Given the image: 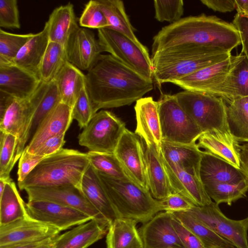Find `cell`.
<instances>
[{
  "label": "cell",
  "mask_w": 248,
  "mask_h": 248,
  "mask_svg": "<svg viewBox=\"0 0 248 248\" xmlns=\"http://www.w3.org/2000/svg\"><path fill=\"white\" fill-rule=\"evenodd\" d=\"M94 111L130 105L154 88L148 78L110 54H101L85 74Z\"/></svg>",
  "instance_id": "1"
},
{
  "label": "cell",
  "mask_w": 248,
  "mask_h": 248,
  "mask_svg": "<svg viewBox=\"0 0 248 248\" xmlns=\"http://www.w3.org/2000/svg\"><path fill=\"white\" fill-rule=\"evenodd\" d=\"M240 44L239 33L232 23L202 14L182 18L163 27L153 38L152 55L188 48L231 52Z\"/></svg>",
  "instance_id": "2"
},
{
  "label": "cell",
  "mask_w": 248,
  "mask_h": 248,
  "mask_svg": "<svg viewBox=\"0 0 248 248\" xmlns=\"http://www.w3.org/2000/svg\"><path fill=\"white\" fill-rule=\"evenodd\" d=\"M86 153L62 148L42 159L18 186L20 190L34 186L73 185L80 188L90 165Z\"/></svg>",
  "instance_id": "3"
},
{
  "label": "cell",
  "mask_w": 248,
  "mask_h": 248,
  "mask_svg": "<svg viewBox=\"0 0 248 248\" xmlns=\"http://www.w3.org/2000/svg\"><path fill=\"white\" fill-rule=\"evenodd\" d=\"M231 56L229 52H217L203 48L160 52L151 56L153 79L161 86L219 62Z\"/></svg>",
  "instance_id": "4"
},
{
  "label": "cell",
  "mask_w": 248,
  "mask_h": 248,
  "mask_svg": "<svg viewBox=\"0 0 248 248\" xmlns=\"http://www.w3.org/2000/svg\"><path fill=\"white\" fill-rule=\"evenodd\" d=\"M119 217L144 224L164 211L161 200L130 180L112 178L98 172Z\"/></svg>",
  "instance_id": "5"
},
{
  "label": "cell",
  "mask_w": 248,
  "mask_h": 248,
  "mask_svg": "<svg viewBox=\"0 0 248 248\" xmlns=\"http://www.w3.org/2000/svg\"><path fill=\"white\" fill-rule=\"evenodd\" d=\"M174 95L180 106L202 133L230 132L227 122V105L222 98L188 90Z\"/></svg>",
  "instance_id": "6"
},
{
  "label": "cell",
  "mask_w": 248,
  "mask_h": 248,
  "mask_svg": "<svg viewBox=\"0 0 248 248\" xmlns=\"http://www.w3.org/2000/svg\"><path fill=\"white\" fill-rule=\"evenodd\" d=\"M157 102L162 140L196 142L202 132L182 108L175 95L162 94Z\"/></svg>",
  "instance_id": "7"
},
{
  "label": "cell",
  "mask_w": 248,
  "mask_h": 248,
  "mask_svg": "<svg viewBox=\"0 0 248 248\" xmlns=\"http://www.w3.org/2000/svg\"><path fill=\"white\" fill-rule=\"evenodd\" d=\"M125 124L112 112L97 111L78 136L79 144L89 151L114 154Z\"/></svg>",
  "instance_id": "8"
},
{
  "label": "cell",
  "mask_w": 248,
  "mask_h": 248,
  "mask_svg": "<svg viewBox=\"0 0 248 248\" xmlns=\"http://www.w3.org/2000/svg\"><path fill=\"white\" fill-rule=\"evenodd\" d=\"M97 36L103 52L108 53L143 76L153 79L151 58L145 46H140L125 35L108 28L98 30Z\"/></svg>",
  "instance_id": "9"
},
{
  "label": "cell",
  "mask_w": 248,
  "mask_h": 248,
  "mask_svg": "<svg viewBox=\"0 0 248 248\" xmlns=\"http://www.w3.org/2000/svg\"><path fill=\"white\" fill-rule=\"evenodd\" d=\"M48 83L41 82L29 97L16 99L0 119V131L15 135L17 139L16 158H20L26 143L35 111L45 93Z\"/></svg>",
  "instance_id": "10"
},
{
  "label": "cell",
  "mask_w": 248,
  "mask_h": 248,
  "mask_svg": "<svg viewBox=\"0 0 248 248\" xmlns=\"http://www.w3.org/2000/svg\"><path fill=\"white\" fill-rule=\"evenodd\" d=\"M193 217L237 248H248V217L233 220L226 217L218 204L194 205L187 211Z\"/></svg>",
  "instance_id": "11"
},
{
  "label": "cell",
  "mask_w": 248,
  "mask_h": 248,
  "mask_svg": "<svg viewBox=\"0 0 248 248\" xmlns=\"http://www.w3.org/2000/svg\"><path fill=\"white\" fill-rule=\"evenodd\" d=\"M128 178L149 190L146 174L145 150L141 139L127 128L123 132L114 152Z\"/></svg>",
  "instance_id": "12"
},
{
  "label": "cell",
  "mask_w": 248,
  "mask_h": 248,
  "mask_svg": "<svg viewBox=\"0 0 248 248\" xmlns=\"http://www.w3.org/2000/svg\"><path fill=\"white\" fill-rule=\"evenodd\" d=\"M28 201H46L75 208L103 222H108L90 203L81 188L73 185L34 186L25 190Z\"/></svg>",
  "instance_id": "13"
},
{
  "label": "cell",
  "mask_w": 248,
  "mask_h": 248,
  "mask_svg": "<svg viewBox=\"0 0 248 248\" xmlns=\"http://www.w3.org/2000/svg\"><path fill=\"white\" fill-rule=\"evenodd\" d=\"M26 207L29 217L61 232L94 219L75 208L48 201H28Z\"/></svg>",
  "instance_id": "14"
},
{
  "label": "cell",
  "mask_w": 248,
  "mask_h": 248,
  "mask_svg": "<svg viewBox=\"0 0 248 248\" xmlns=\"http://www.w3.org/2000/svg\"><path fill=\"white\" fill-rule=\"evenodd\" d=\"M57 228L29 216L4 225H0V247L42 241L57 236Z\"/></svg>",
  "instance_id": "15"
},
{
  "label": "cell",
  "mask_w": 248,
  "mask_h": 248,
  "mask_svg": "<svg viewBox=\"0 0 248 248\" xmlns=\"http://www.w3.org/2000/svg\"><path fill=\"white\" fill-rule=\"evenodd\" d=\"M65 47L67 61L79 70L87 71L103 52L93 32L79 26L70 35Z\"/></svg>",
  "instance_id": "16"
},
{
  "label": "cell",
  "mask_w": 248,
  "mask_h": 248,
  "mask_svg": "<svg viewBox=\"0 0 248 248\" xmlns=\"http://www.w3.org/2000/svg\"><path fill=\"white\" fill-rule=\"evenodd\" d=\"M144 248H184L172 224V216L160 212L138 230Z\"/></svg>",
  "instance_id": "17"
},
{
  "label": "cell",
  "mask_w": 248,
  "mask_h": 248,
  "mask_svg": "<svg viewBox=\"0 0 248 248\" xmlns=\"http://www.w3.org/2000/svg\"><path fill=\"white\" fill-rule=\"evenodd\" d=\"M134 108L135 133L144 140L146 146H155L161 155L162 138L158 102L152 97H142L136 101Z\"/></svg>",
  "instance_id": "18"
},
{
  "label": "cell",
  "mask_w": 248,
  "mask_h": 248,
  "mask_svg": "<svg viewBox=\"0 0 248 248\" xmlns=\"http://www.w3.org/2000/svg\"><path fill=\"white\" fill-rule=\"evenodd\" d=\"M42 81L36 75L14 63H0V91L16 99L30 96Z\"/></svg>",
  "instance_id": "19"
},
{
  "label": "cell",
  "mask_w": 248,
  "mask_h": 248,
  "mask_svg": "<svg viewBox=\"0 0 248 248\" xmlns=\"http://www.w3.org/2000/svg\"><path fill=\"white\" fill-rule=\"evenodd\" d=\"M231 56L219 62L206 67L186 77L173 81L184 89L213 94L225 80L230 68Z\"/></svg>",
  "instance_id": "20"
},
{
  "label": "cell",
  "mask_w": 248,
  "mask_h": 248,
  "mask_svg": "<svg viewBox=\"0 0 248 248\" xmlns=\"http://www.w3.org/2000/svg\"><path fill=\"white\" fill-rule=\"evenodd\" d=\"M162 158L174 193L186 197L196 206H203L212 202L200 178Z\"/></svg>",
  "instance_id": "21"
},
{
  "label": "cell",
  "mask_w": 248,
  "mask_h": 248,
  "mask_svg": "<svg viewBox=\"0 0 248 248\" xmlns=\"http://www.w3.org/2000/svg\"><path fill=\"white\" fill-rule=\"evenodd\" d=\"M72 108L61 102L41 122L35 133L26 146L27 151L33 154L48 139L65 134L72 122Z\"/></svg>",
  "instance_id": "22"
},
{
  "label": "cell",
  "mask_w": 248,
  "mask_h": 248,
  "mask_svg": "<svg viewBox=\"0 0 248 248\" xmlns=\"http://www.w3.org/2000/svg\"><path fill=\"white\" fill-rule=\"evenodd\" d=\"M109 226L107 223L92 219L59 234L53 248H88L107 234Z\"/></svg>",
  "instance_id": "23"
},
{
  "label": "cell",
  "mask_w": 248,
  "mask_h": 248,
  "mask_svg": "<svg viewBox=\"0 0 248 248\" xmlns=\"http://www.w3.org/2000/svg\"><path fill=\"white\" fill-rule=\"evenodd\" d=\"M213 95L222 98L228 103L248 96V60L245 55H231L229 71Z\"/></svg>",
  "instance_id": "24"
},
{
  "label": "cell",
  "mask_w": 248,
  "mask_h": 248,
  "mask_svg": "<svg viewBox=\"0 0 248 248\" xmlns=\"http://www.w3.org/2000/svg\"><path fill=\"white\" fill-rule=\"evenodd\" d=\"M80 188L90 203L110 224L119 217L103 186L98 172L90 164L81 182Z\"/></svg>",
  "instance_id": "25"
},
{
  "label": "cell",
  "mask_w": 248,
  "mask_h": 248,
  "mask_svg": "<svg viewBox=\"0 0 248 248\" xmlns=\"http://www.w3.org/2000/svg\"><path fill=\"white\" fill-rule=\"evenodd\" d=\"M202 151L196 142L183 144L162 140L161 155L167 162L200 178Z\"/></svg>",
  "instance_id": "26"
},
{
  "label": "cell",
  "mask_w": 248,
  "mask_h": 248,
  "mask_svg": "<svg viewBox=\"0 0 248 248\" xmlns=\"http://www.w3.org/2000/svg\"><path fill=\"white\" fill-rule=\"evenodd\" d=\"M199 174L202 184L238 182L246 178L240 169L206 151H202Z\"/></svg>",
  "instance_id": "27"
},
{
  "label": "cell",
  "mask_w": 248,
  "mask_h": 248,
  "mask_svg": "<svg viewBox=\"0 0 248 248\" xmlns=\"http://www.w3.org/2000/svg\"><path fill=\"white\" fill-rule=\"evenodd\" d=\"M145 158L148 185L153 197L161 200L174 193L161 155L155 146H146Z\"/></svg>",
  "instance_id": "28"
},
{
  "label": "cell",
  "mask_w": 248,
  "mask_h": 248,
  "mask_svg": "<svg viewBox=\"0 0 248 248\" xmlns=\"http://www.w3.org/2000/svg\"><path fill=\"white\" fill-rule=\"evenodd\" d=\"M199 147L240 169L239 142L230 132H204L200 136Z\"/></svg>",
  "instance_id": "29"
},
{
  "label": "cell",
  "mask_w": 248,
  "mask_h": 248,
  "mask_svg": "<svg viewBox=\"0 0 248 248\" xmlns=\"http://www.w3.org/2000/svg\"><path fill=\"white\" fill-rule=\"evenodd\" d=\"M45 24L47 27L49 41L66 46L70 35L78 27L73 4L68 2L55 8Z\"/></svg>",
  "instance_id": "30"
},
{
  "label": "cell",
  "mask_w": 248,
  "mask_h": 248,
  "mask_svg": "<svg viewBox=\"0 0 248 248\" xmlns=\"http://www.w3.org/2000/svg\"><path fill=\"white\" fill-rule=\"evenodd\" d=\"M49 42L48 29L45 24L43 30L34 34L23 46L13 62L38 77L39 67Z\"/></svg>",
  "instance_id": "31"
},
{
  "label": "cell",
  "mask_w": 248,
  "mask_h": 248,
  "mask_svg": "<svg viewBox=\"0 0 248 248\" xmlns=\"http://www.w3.org/2000/svg\"><path fill=\"white\" fill-rule=\"evenodd\" d=\"M137 223L122 217L110 224L106 236L107 248H144Z\"/></svg>",
  "instance_id": "32"
},
{
  "label": "cell",
  "mask_w": 248,
  "mask_h": 248,
  "mask_svg": "<svg viewBox=\"0 0 248 248\" xmlns=\"http://www.w3.org/2000/svg\"><path fill=\"white\" fill-rule=\"evenodd\" d=\"M54 80L60 93L62 102L72 108L80 93L86 86L85 74L67 62Z\"/></svg>",
  "instance_id": "33"
},
{
  "label": "cell",
  "mask_w": 248,
  "mask_h": 248,
  "mask_svg": "<svg viewBox=\"0 0 248 248\" xmlns=\"http://www.w3.org/2000/svg\"><path fill=\"white\" fill-rule=\"evenodd\" d=\"M100 8L108 24V28L120 33L137 45H144L135 34V30L126 13L124 2L121 0H97Z\"/></svg>",
  "instance_id": "34"
},
{
  "label": "cell",
  "mask_w": 248,
  "mask_h": 248,
  "mask_svg": "<svg viewBox=\"0 0 248 248\" xmlns=\"http://www.w3.org/2000/svg\"><path fill=\"white\" fill-rule=\"evenodd\" d=\"M26 204L11 178L0 195V225H4L28 216Z\"/></svg>",
  "instance_id": "35"
},
{
  "label": "cell",
  "mask_w": 248,
  "mask_h": 248,
  "mask_svg": "<svg viewBox=\"0 0 248 248\" xmlns=\"http://www.w3.org/2000/svg\"><path fill=\"white\" fill-rule=\"evenodd\" d=\"M170 213L195 235L205 248H228L235 247L231 242L220 236L200 222L188 212Z\"/></svg>",
  "instance_id": "36"
},
{
  "label": "cell",
  "mask_w": 248,
  "mask_h": 248,
  "mask_svg": "<svg viewBox=\"0 0 248 248\" xmlns=\"http://www.w3.org/2000/svg\"><path fill=\"white\" fill-rule=\"evenodd\" d=\"M227 105L229 130L238 142L248 143V96L235 98Z\"/></svg>",
  "instance_id": "37"
},
{
  "label": "cell",
  "mask_w": 248,
  "mask_h": 248,
  "mask_svg": "<svg viewBox=\"0 0 248 248\" xmlns=\"http://www.w3.org/2000/svg\"><path fill=\"white\" fill-rule=\"evenodd\" d=\"M67 62L65 46L49 41L39 67L40 80L45 83L54 80Z\"/></svg>",
  "instance_id": "38"
},
{
  "label": "cell",
  "mask_w": 248,
  "mask_h": 248,
  "mask_svg": "<svg viewBox=\"0 0 248 248\" xmlns=\"http://www.w3.org/2000/svg\"><path fill=\"white\" fill-rule=\"evenodd\" d=\"M208 196L219 204L233 202L245 196L248 190V181L245 178L238 182H211L203 184Z\"/></svg>",
  "instance_id": "39"
},
{
  "label": "cell",
  "mask_w": 248,
  "mask_h": 248,
  "mask_svg": "<svg viewBox=\"0 0 248 248\" xmlns=\"http://www.w3.org/2000/svg\"><path fill=\"white\" fill-rule=\"evenodd\" d=\"M86 153L90 165L99 173L112 178L130 180L114 154L91 151Z\"/></svg>",
  "instance_id": "40"
},
{
  "label": "cell",
  "mask_w": 248,
  "mask_h": 248,
  "mask_svg": "<svg viewBox=\"0 0 248 248\" xmlns=\"http://www.w3.org/2000/svg\"><path fill=\"white\" fill-rule=\"evenodd\" d=\"M61 102V97L54 80L48 83L45 93L35 111L29 133V140L44 119Z\"/></svg>",
  "instance_id": "41"
},
{
  "label": "cell",
  "mask_w": 248,
  "mask_h": 248,
  "mask_svg": "<svg viewBox=\"0 0 248 248\" xmlns=\"http://www.w3.org/2000/svg\"><path fill=\"white\" fill-rule=\"evenodd\" d=\"M34 34H16L0 30V63H11Z\"/></svg>",
  "instance_id": "42"
},
{
  "label": "cell",
  "mask_w": 248,
  "mask_h": 248,
  "mask_svg": "<svg viewBox=\"0 0 248 248\" xmlns=\"http://www.w3.org/2000/svg\"><path fill=\"white\" fill-rule=\"evenodd\" d=\"M0 131V179L8 180L17 161V139L14 135Z\"/></svg>",
  "instance_id": "43"
},
{
  "label": "cell",
  "mask_w": 248,
  "mask_h": 248,
  "mask_svg": "<svg viewBox=\"0 0 248 248\" xmlns=\"http://www.w3.org/2000/svg\"><path fill=\"white\" fill-rule=\"evenodd\" d=\"M184 5L182 0H154L155 17L159 22L175 23L182 18Z\"/></svg>",
  "instance_id": "44"
},
{
  "label": "cell",
  "mask_w": 248,
  "mask_h": 248,
  "mask_svg": "<svg viewBox=\"0 0 248 248\" xmlns=\"http://www.w3.org/2000/svg\"><path fill=\"white\" fill-rule=\"evenodd\" d=\"M78 21L80 27L87 29L99 30L109 27L97 0H90L85 4Z\"/></svg>",
  "instance_id": "45"
},
{
  "label": "cell",
  "mask_w": 248,
  "mask_h": 248,
  "mask_svg": "<svg viewBox=\"0 0 248 248\" xmlns=\"http://www.w3.org/2000/svg\"><path fill=\"white\" fill-rule=\"evenodd\" d=\"M72 109L73 119L78 122L80 129L85 127L96 113L93 110L86 86L80 93Z\"/></svg>",
  "instance_id": "46"
},
{
  "label": "cell",
  "mask_w": 248,
  "mask_h": 248,
  "mask_svg": "<svg viewBox=\"0 0 248 248\" xmlns=\"http://www.w3.org/2000/svg\"><path fill=\"white\" fill-rule=\"evenodd\" d=\"M0 27L7 29L20 28L16 0H0Z\"/></svg>",
  "instance_id": "47"
},
{
  "label": "cell",
  "mask_w": 248,
  "mask_h": 248,
  "mask_svg": "<svg viewBox=\"0 0 248 248\" xmlns=\"http://www.w3.org/2000/svg\"><path fill=\"white\" fill-rule=\"evenodd\" d=\"M43 156L29 153L25 148L19 159L17 181H23L37 164L44 158Z\"/></svg>",
  "instance_id": "48"
},
{
  "label": "cell",
  "mask_w": 248,
  "mask_h": 248,
  "mask_svg": "<svg viewBox=\"0 0 248 248\" xmlns=\"http://www.w3.org/2000/svg\"><path fill=\"white\" fill-rule=\"evenodd\" d=\"M171 216L172 226L184 248H205L195 235Z\"/></svg>",
  "instance_id": "49"
},
{
  "label": "cell",
  "mask_w": 248,
  "mask_h": 248,
  "mask_svg": "<svg viewBox=\"0 0 248 248\" xmlns=\"http://www.w3.org/2000/svg\"><path fill=\"white\" fill-rule=\"evenodd\" d=\"M161 201L164 211L169 212L187 211L196 205L188 199L179 193L171 194Z\"/></svg>",
  "instance_id": "50"
},
{
  "label": "cell",
  "mask_w": 248,
  "mask_h": 248,
  "mask_svg": "<svg viewBox=\"0 0 248 248\" xmlns=\"http://www.w3.org/2000/svg\"><path fill=\"white\" fill-rule=\"evenodd\" d=\"M65 134L57 135L48 139L33 153L43 156H47L62 149L65 141Z\"/></svg>",
  "instance_id": "51"
},
{
  "label": "cell",
  "mask_w": 248,
  "mask_h": 248,
  "mask_svg": "<svg viewBox=\"0 0 248 248\" xmlns=\"http://www.w3.org/2000/svg\"><path fill=\"white\" fill-rule=\"evenodd\" d=\"M232 24L237 30L242 46V52L248 60V17L236 13Z\"/></svg>",
  "instance_id": "52"
},
{
  "label": "cell",
  "mask_w": 248,
  "mask_h": 248,
  "mask_svg": "<svg viewBox=\"0 0 248 248\" xmlns=\"http://www.w3.org/2000/svg\"><path fill=\"white\" fill-rule=\"evenodd\" d=\"M209 8L221 13L231 12L236 9L235 0H201Z\"/></svg>",
  "instance_id": "53"
},
{
  "label": "cell",
  "mask_w": 248,
  "mask_h": 248,
  "mask_svg": "<svg viewBox=\"0 0 248 248\" xmlns=\"http://www.w3.org/2000/svg\"><path fill=\"white\" fill-rule=\"evenodd\" d=\"M58 236L42 241L21 244L5 247H0V248H53L55 241Z\"/></svg>",
  "instance_id": "54"
},
{
  "label": "cell",
  "mask_w": 248,
  "mask_h": 248,
  "mask_svg": "<svg viewBox=\"0 0 248 248\" xmlns=\"http://www.w3.org/2000/svg\"><path fill=\"white\" fill-rule=\"evenodd\" d=\"M240 169L248 181V143L239 145Z\"/></svg>",
  "instance_id": "55"
},
{
  "label": "cell",
  "mask_w": 248,
  "mask_h": 248,
  "mask_svg": "<svg viewBox=\"0 0 248 248\" xmlns=\"http://www.w3.org/2000/svg\"><path fill=\"white\" fill-rule=\"evenodd\" d=\"M15 99L10 94L0 91V119Z\"/></svg>",
  "instance_id": "56"
},
{
  "label": "cell",
  "mask_w": 248,
  "mask_h": 248,
  "mask_svg": "<svg viewBox=\"0 0 248 248\" xmlns=\"http://www.w3.org/2000/svg\"><path fill=\"white\" fill-rule=\"evenodd\" d=\"M237 13L248 17V0H235Z\"/></svg>",
  "instance_id": "57"
},
{
  "label": "cell",
  "mask_w": 248,
  "mask_h": 248,
  "mask_svg": "<svg viewBox=\"0 0 248 248\" xmlns=\"http://www.w3.org/2000/svg\"><path fill=\"white\" fill-rule=\"evenodd\" d=\"M237 248L234 247H232V248Z\"/></svg>",
  "instance_id": "58"
}]
</instances>
